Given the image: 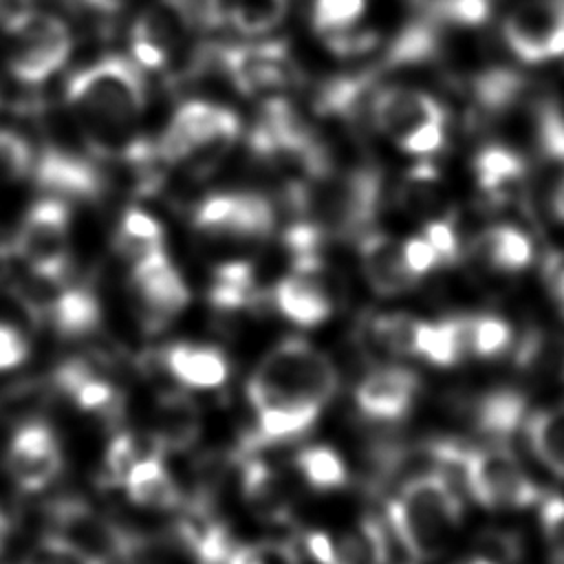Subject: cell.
<instances>
[{"label": "cell", "instance_id": "6da1fadb", "mask_svg": "<svg viewBox=\"0 0 564 564\" xmlns=\"http://www.w3.org/2000/svg\"><path fill=\"white\" fill-rule=\"evenodd\" d=\"M339 375L326 352L289 337L275 344L247 379V401L256 416V443L304 436L333 401Z\"/></svg>", "mask_w": 564, "mask_h": 564}, {"label": "cell", "instance_id": "7a4b0ae2", "mask_svg": "<svg viewBox=\"0 0 564 564\" xmlns=\"http://www.w3.org/2000/svg\"><path fill=\"white\" fill-rule=\"evenodd\" d=\"M145 79L126 57H104L75 73L66 84V104L97 154H115L134 139L130 128L145 108Z\"/></svg>", "mask_w": 564, "mask_h": 564}, {"label": "cell", "instance_id": "3957f363", "mask_svg": "<svg viewBox=\"0 0 564 564\" xmlns=\"http://www.w3.org/2000/svg\"><path fill=\"white\" fill-rule=\"evenodd\" d=\"M388 518L403 549L419 562L438 557L463 520V502L445 471L410 476L392 496Z\"/></svg>", "mask_w": 564, "mask_h": 564}, {"label": "cell", "instance_id": "277c9868", "mask_svg": "<svg viewBox=\"0 0 564 564\" xmlns=\"http://www.w3.org/2000/svg\"><path fill=\"white\" fill-rule=\"evenodd\" d=\"M291 203L324 238H346L366 229L379 203V176L370 170H330L291 185Z\"/></svg>", "mask_w": 564, "mask_h": 564}, {"label": "cell", "instance_id": "5b68a950", "mask_svg": "<svg viewBox=\"0 0 564 564\" xmlns=\"http://www.w3.org/2000/svg\"><path fill=\"white\" fill-rule=\"evenodd\" d=\"M240 137L234 110L205 99L181 104L167 121L156 150L163 163L183 165L192 176H209Z\"/></svg>", "mask_w": 564, "mask_h": 564}, {"label": "cell", "instance_id": "8992f818", "mask_svg": "<svg viewBox=\"0 0 564 564\" xmlns=\"http://www.w3.org/2000/svg\"><path fill=\"white\" fill-rule=\"evenodd\" d=\"M432 454L463 474L469 494L485 509H527L540 500L538 485L505 445L458 447L438 443Z\"/></svg>", "mask_w": 564, "mask_h": 564}, {"label": "cell", "instance_id": "52a82bcc", "mask_svg": "<svg viewBox=\"0 0 564 564\" xmlns=\"http://www.w3.org/2000/svg\"><path fill=\"white\" fill-rule=\"evenodd\" d=\"M11 249L31 275L66 280L70 264L68 203L46 196L31 205L13 236Z\"/></svg>", "mask_w": 564, "mask_h": 564}, {"label": "cell", "instance_id": "ba28073f", "mask_svg": "<svg viewBox=\"0 0 564 564\" xmlns=\"http://www.w3.org/2000/svg\"><path fill=\"white\" fill-rule=\"evenodd\" d=\"M9 35L13 42L7 66L13 79L22 84H40L48 79L66 64L73 51V37L66 22L37 9L13 26Z\"/></svg>", "mask_w": 564, "mask_h": 564}, {"label": "cell", "instance_id": "9c48e42d", "mask_svg": "<svg viewBox=\"0 0 564 564\" xmlns=\"http://www.w3.org/2000/svg\"><path fill=\"white\" fill-rule=\"evenodd\" d=\"M192 223L212 236L262 240L275 229V209L267 196L256 192H216L194 207Z\"/></svg>", "mask_w": 564, "mask_h": 564}, {"label": "cell", "instance_id": "30bf717a", "mask_svg": "<svg viewBox=\"0 0 564 564\" xmlns=\"http://www.w3.org/2000/svg\"><path fill=\"white\" fill-rule=\"evenodd\" d=\"M130 291L148 330H161L189 304V286L165 251L130 264Z\"/></svg>", "mask_w": 564, "mask_h": 564}, {"label": "cell", "instance_id": "8fae6325", "mask_svg": "<svg viewBox=\"0 0 564 564\" xmlns=\"http://www.w3.org/2000/svg\"><path fill=\"white\" fill-rule=\"evenodd\" d=\"M509 48L527 64L564 55V0H522L505 20Z\"/></svg>", "mask_w": 564, "mask_h": 564}, {"label": "cell", "instance_id": "7c38bea8", "mask_svg": "<svg viewBox=\"0 0 564 564\" xmlns=\"http://www.w3.org/2000/svg\"><path fill=\"white\" fill-rule=\"evenodd\" d=\"M9 478L22 491L46 489L64 467V454L57 434L44 421L22 423L9 438L4 452Z\"/></svg>", "mask_w": 564, "mask_h": 564}, {"label": "cell", "instance_id": "4fadbf2b", "mask_svg": "<svg viewBox=\"0 0 564 564\" xmlns=\"http://www.w3.org/2000/svg\"><path fill=\"white\" fill-rule=\"evenodd\" d=\"M214 62L220 64L229 82L242 95L275 90L291 77V62L284 42L225 46L214 51Z\"/></svg>", "mask_w": 564, "mask_h": 564}, {"label": "cell", "instance_id": "5bb4252c", "mask_svg": "<svg viewBox=\"0 0 564 564\" xmlns=\"http://www.w3.org/2000/svg\"><path fill=\"white\" fill-rule=\"evenodd\" d=\"M31 304V315L46 322L57 335L68 339L90 335L101 324L99 297L82 284H66V280L42 286Z\"/></svg>", "mask_w": 564, "mask_h": 564}, {"label": "cell", "instance_id": "9a60e30c", "mask_svg": "<svg viewBox=\"0 0 564 564\" xmlns=\"http://www.w3.org/2000/svg\"><path fill=\"white\" fill-rule=\"evenodd\" d=\"M421 390V379L403 366L370 370L355 388V405L370 421H399L408 416Z\"/></svg>", "mask_w": 564, "mask_h": 564}, {"label": "cell", "instance_id": "2e32d148", "mask_svg": "<svg viewBox=\"0 0 564 564\" xmlns=\"http://www.w3.org/2000/svg\"><path fill=\"white\" fill-rule=\"evenodd\" d=\"M35 183L55 198H97L104 189L101 172L79 152L46 145L31 167Z\"/></svg>", "mask_w": 564, "mask_h": 564}, {"label": "cell", "instance_id": "e0dca14e", "mask_svg": "<svg viewBox=\"0 0 564 564\" xmlns=\"http://www.w3.org/2000/svg\"><path fill=\"white\" fill-rule=\"evenodd\" d=\"M308 555L317 564H386L388 542L381 524L361 518L339 535L311 531L304 540Z\"/></svg>", "mask_w": 564, "mask_h": 564}, {"label": "cell", "instance_id": "ac0fdd59", "mask_svg": "<svg viewBox=\"0 0 564 564\" xmlns=\"http://www.w3.org/2000/svg\"><path fill=\"white\" fill-rule=\"evenodd\" d=\"M53 522L57 527V535L66 538L101 562L112 555H128L132 551V542L117 527H112V522L97 516L84 502H59L53 509Z\"/></svg>", "mask_w": 564, "mask_h": 564}, {"label": "cell", "instance_id": "d6986e66", "mask_svg": "<svg viewBox=\"0 0 564 564\" xmlns=\"http://www.w3.org/2000/svg\"><path fill=\"white\" fill-rule=\"evenodd\" d=\"M370 115L375 126L394 141H401L425 123L445 121V112L432 95L408 86H390L377 93Z\"/></svg>", "mask_w": 564, "mask_h": 564}, {"label": "cell", "instance_id": "ffe728a7", "mask_svg": "<svg viewBox=\"0 0 564 564\" xmlns=\"http://www.w3.org/2000/svg\"><path fill=\"white\" fill-rule=\"evenodd\" d=\"M275 308L295 326L313 328L333 315V300L319 271H291L273 286Z\"/></svg>", "mask_w": 564, "mask_h": 564}, {"label": "cell", "instance_id": "44dd1931", "mask_svg": "<svg viewBox=\"0 0 564 564\" xmlns=\"http://www.w3.org/2000/svg\"><path fill=\"white\" fill-rule=\"evenodd\" d=\"M203 432V414L198 403L183 392L159 394L152 410L150 438L156 452H185Z\"/></svg>", "mask_w": 564, "mask_h": 564}, {"label": "cell", "instance_id": "7402d4cb", "mask_svg": "<svg viewBox=\"0 0 564 564\" xmlns=\"http://www.w3.org/2000/svg\"><path fill=\"white\" fill-rule=\"evenodd\" d=\"M361 271L377 295H397L416 284L403 260L401 242L381 231H370L359 240Z\"/></svg>", "mask_w": 564, "mask_h": 564}, {"label": "cell", "instance_id": "603a6c76", "mask_svg": "<svg viewBox=\"0 0 564 564\" xmlns=\"http://www.w3.org/2000/svg\"><path fill=\"white\" fill-rule=\"evenodd\" d=\"M165 370L185 388L214 390L229 379V359L216 346L172 344L163 350Z\"/></svg>", "mask_w": 564, "mask_h": 564}, {"label": "cell", "instance_id": "cb8c5ba5", "mask_svg": "<svg viewBox=\"0 0 564 564\" xmlns=\"http://www.w3.org/2000/svg\"><path fill=\"white\" fill-rule=\"evenodd\" d=\"M128 500L143 509H174L181 502V487L167 471L161 452L141 454L123 478Z\"/></svg>", "mask_w": 564, "mask_h": 564}, {"label": "cell", "instance_id": "d4e9b609", "mask_svg": "<svg viewBox=\"0 0 564 564\" xmlns=\"http://www.w3.org/2000/svg\"><path fill=\"white\" fill-rule=\"evenodd\" d=\"M64 394L84 412H108L117 405V388L86 361H66L55 375Z\"/></svg>", "mask_w": 564, "mask_h": 564}, {"label": "cell", "instance_id": "484cf974", "mask_svg": "<svg viewBox=\"0 0 564 564\" xmlns=\"http://www.w3.org/2000/svg\"><path fill=\"white\" fill-rule=\"evenodd\" d=\"M240 491L256 518L280 522L286 518L284 489L278 474L260 458H249L240 471Z\"/></svg>", "mask_w": 564, "mask_h": 564}, {"label": "cell", "instance_id": "4316f807", "mask_svg": "<svg viewBox=\"0 0 564 564\" xmlns=\"http://www.w3.org/2000/svg\"><path fill=\"white\" fill-rule=\"evenodd\" d=\"M112 245L119 258L134 264L148 256L165 251V231L163 225L145 209L128 207L121 214Z\"/></svg>", "mask_w": 564, "mask_h": 564}, {"label": "cell", "instance_id": "83f0119b", "mask_svg": "<svg viewBox=\"0 0 564 564\" xmlns=\"http://www.w3.org/2000/svg\"><path fill=\"white\" fill-rule=\"evenodd\" d=\"M207 295L218 313H236L253 306L260 297L253 264L247 260H229L220 264L212 275Z\"/></svg>", "mask_w": 564, "mask_h": 564}, {"label": "cell", "instance_id": "f1b7e54d", "mask_svg": "<svg viewBox=\"0 0 564 564\" xmlns=\"http://www.w3.org/2000/svg\"><path fill=\"white\" fill-rule=\"evenodd\" d=\"M531 454L557 478H564V408L527 414L522 425Z\"/></svg>", "mask_w": 564, "mask_h": 564}, {"label": "cell", "instance_id": "f546056e", "mask_svg": "<svg viewBox=\"0 0 564 564\" xmlns=\"http://www.w3.org/2000/svg\"><path fill=\"white\" fill-rule=\"evenodd\" d=\"M476 251L494 269L516 273L529 267L533 245L524 231L511 225H494L476 238Z\"/></svg>", "mask_w": 564, "mask_h": 564}, {"label": "cell", "instance_id": "4dcf8cb0", "mask_svg": "<svg viewBox=\"0 0 564 564\" xmlns=\"http://www.w3.org/2000/svg\"><path fill=\"white\" fill-rule=\"evenodd\" d=\"M524 419V399L511 390H498L482 397L474 414L476 427L491 438V445H502V438L520 430Z\"/></svg>", "mask_w": 564, "mask_h": 564}, {"label": "cell", "instance_id": "1f68e13d", "mask_svg": "<svg viewBox=\"0 0 564 564\" xmlns=\"http://www.w3.org/2000/svg\"><path fill=\"white\" fill-rule=\"evenodd\" d=\"M416 357L425 359L427 364L441 366V368L460 364L467 357L460 317H447V319H438V322H421Z\"/></svg>", "mask_w": 564, "mask_h": 564}, {"label": "cell", "instance_id": "d6a6232c", "mask_svg": "<svg viewBox=\"0 0 564 564\" xmlns=\"http://www.w3.org/2000/svg\"><path fill=\"white\" fill-rule=\"evenodd\" d=\"M401 205L421 218L434 220L445 218L447 214V196L438 172L430 163L414 165L401 187Z\"/></svg>", "mask_w": 564, "mask_h": 564}, {"label": "cell", "instance_id": "836d02e7", "mask_svg": "<svg viewBox=\"0 0 564 564\" xmlns=\"http://www.w3.org/2000/svg\"><path fill=\"white\" fill-rule=\"evenodd\" d=\"M474 174L478 187L489 196H505L524 174V161L509 148L489 145L474 159Z\"/></svg>", "mask_w": 564, "mask_h": 564}, {"label": "cell", "instance_id": "e575fe53", "mask_svg": "<svg viewBox=\"0 0 564 564\" xmlns=\"http://www.w3.org/2000/svg\"><path fill=\"white\" fill-rule=\"evenodd\" d=\"M295 469L304 482L317 491H335L348 482V467L344 458L328 445L304 447L295 456Z\"/></svg>", "mask_w": 564, "mask_h": 564}, {"label": "cell", "instance_id": "d590c367", "mask_svg": "<svg viewBox=\"0 0 564 564\" xmlns=\"http://www.w3.org/2000/svg\"><path fill=\"white\" fill-rule=\"evenodd\" d=\"M421 322L423 319H416L408 313H383L370 319L368 333L381 350L401 357H416Z\"/></svg>", "mask_w": 564, "mask_h": 564}, {"label": "cell", "instance_id": "8d00e7d4", "mask_svg": "<svg viewBox=\"0 0 564 564\" xmlns=\"http://www.w3.org/2000/svg\"><path fill=\"white\" fill-rule=\"evenodd\" d=\"M225 11L238 33L264 35L284 22L289 0H231Z\"/></svg>", "mask_w": 564, "mask_h": 564}, {"label": "cell", "instance_id": "74e56055", "mask_svg": "<svg viewBox=\"0 0 564 564\" xmlns=\"http://www.w3.org/2000/svg\"><path fill=\"white\" fill-rule=\"evenodd\" d=\"M463 339L467 355L476 357H498L511 344V326L498 315H471L460 317Z\"/></svg>", "mask_w": 564, "mask_h": 564}, {"label": "cell", "instance_id": "f35d334b", "mask_svg": "<svg viewBox=\"0 0 564 564\" xmlns=\"http://www.w3.org/2000/svg\"><path fill=\"white\" fill-rule=\"evenodd\" d=\"M366 9V0H315L313 26L322 35L352 29Z\"/></svg>", "mask_w": 564, "mask_h": 564}, {"label": "cell", "instance_id": "ab89813d", "mask_svg": "<svg viewBox=\"0 0 564 564\" xmlns=\"http://www.w3.org/2000/svg\"><path fill=\"white\" fill-rule=\"evenodd\" d=\"M22 564H104L90 553L82 551L66 538L51 533L42 538L24 557Z\"/></svg>", "mask_w": 564, "mask_h": 564}, {"label": "cell", "instance_id": "60d3db41", "mask_svg": "<svg viewBox=\"0 0 564 564\" xmlns=\"http://www.w3.org/2000/svg\"><path fill=\"white\" fill-rule=\"evenodd\" d=\"M163 4L183 22L185 29L212 31L223 24V0H163Z\"/></svg>", "mask_w": 564, "mask_h": 564}, {"label": "cell", "instance_id": "b9f144b4", "mask_svg": "<svg viewBox=\"0 0 564 564\" xmlns=\"http://www.w3.org/2000/svg\"><path fill=\"white\" fill-rule=\"evenodd\" d=\"M522 88V79L509 70H491L476 82V99L487 110H505Z\"/></svg>", "mask_w": 564, "mask_h": 564}, {"label": "cell", "instance_id": "7bdbcfd3", "mask_svg": "<svg viewBox=\"0 0 564 564\" xmlns=\"http://www.w3.org/2000/svg\"><path fill=\"white\" fill-rule=\"evenodd\" d=\"M432 13L443 24L474 29L487 22L491 13V0H436Z\"/></svg>", "mask_w": 564, "mask_h": 564}, {"label": "cell", "instance_id": "ee69618b", "mask_svg": "<svg viewBox=\"0 0 564 564\" xmlns=\"http://www.w3.org/2000/svg\"><path fill=\"white\" fill-rule=\"evenodd\" d=\"M33 152L24 137L0 130V181H15L31 172Z\"/></svg>", "mask_w": 564, "mask_h": 564}, {"label": "cell", "instance_id": "f6af8a7d", "mask_svg": "<svg viewBox=\"0 0 564 564\" xmlns=\"http://www.w3.org/2000/svg\"><path fill=\"white\" fill-rule=\"evenodd\" d=\"M542 533L551 564H564V498L549 496L540 507Z\"/></svg>", "mask_w": 564, "mask_h": 564}, {"label": "cell", "instance_id": "bcb514c9", "mask_svg": "<svg viewBox=\"0 0 564 564\" xmlns=\"http://www.w3.org/2000/svg\"><path fill=\"white\" fill-rule=\"evenodd\" d=\"M141 456L137 441L132 434L128 432H119L112 436L108 449H106V458H104V474L106 480L110 485H123L126 474L130 471V467L134 465V460Z\"/></svg>", "mask_w": 564, "mask_h": 564}, {"label": "cell", "instance_id": "7dc6e473", "mask_svg": "<svg viewBox=\"0 0 564 564\" xmlns=\"http://www.w3.org/2000/svg\"><path fill=\"white\" fill-rule=\"evenodd\" d=\"M31 357L29 337L13 324L0 319V375L20 368Z\"/></svg>", "mask_w": 564, "mask_h": 564}, {"label": "cell", "instance_id": "c3c4849f", "mask_svg": "<svg viewBox=\"0 0 564 564\" xmlns=\"http://www.w3.org/2000/svg\"><path fill=\"white\" fill-rule=\"evenodd\" d=\"M445 141V121H434V123H425L421 128H416L414 132H410L408 137H403L399 143V148L408 154H432L436 152Z\"/></svg>", "mask_w": 564, "mask_h": 564}, {"label": "cell", "instance_id": "681fc988", "mask_svg": "<svg viewBox=\"0 0 564 564\" xmlns=\"http://www.w3.org/2000/svg\"><path fill=\"white\" fill-rule=\"evenodd\" d=\"M423 238L432 245L438 262H452L458 253V238L447 218H434L425 223Z\"/></svg>", "mask_w": 564, "mask_h": 564}, {"label": "cell", "instance_id": "f907efd6", "mask_svg": "<svg viewBox=\"0 0 564 564\" xmlns=\"http://www.w3.org/2000/svg\"><path fill=\"white\" fill-rule=\"evenodd\" d=\"M401 251H403V260H405V267L410 269V273L419 280L421 275H425L427 271H432L436 264H438V258L432 249V245L421 236L416 238H410L401 245Z\"/></svg>", "mask_w": 564, "mask_h": 564}, {"label": "cell", "instance_id": "816d5d0a", "mask_svg": "<svg viewBox=\"0 0 564 564\" xmlns=\"http://www.w3.org/2000/svg\"><path fill=\"white\" fill-rule=\"evenodd\" d=\"M540 143L546 154L564 159V117L555 108H544L540 115Z\"/></svg>", "mask_w": 564, "mask_h": 564}, {"label": "cell", "instance_id": "f5cc1de1", "mask_svg": "<svg viewBox=\"0 0 564 564\" xmlns=\"http://www.w3.org/2000/svg\"><path fill=\"white\" fill-rule=\"evenodd\" d=\"M258 555L262 564H300V557L291 544L284 542H258Z\"/></svg>", "mask_w": 564, "mask_h": 564}, {"label": "cell", "instance_id": "db71d44e", "mask_svg": "<svg viewBox=\"0 0 564 564\" xmlns=\"http://www.w3.org/2000/svg\"><path fill=\"white\" fill-rule=\"evenodd\" d=\"M546 284L555 306L564 315V256H553L546 262Z\"/></svg>", "mask_w": 564, "mask_h": 564}, {"label": "cell", "instance_id": "11a10c76", "mask_svg": "<svg viewBox=\"0 0 564 564\" xmlns=\"http://www.w3.org/2000/svg\"><path fill=\"white\" fill-rule=\"evenodd\" d=\"M225 564H262V562L256 544H242V546H231V551L225 557Z\"/></svg>", "mask_w": 564, "mask_h": 564}, {"label": "cell", "instance_id": "9f6ffc18", "mask_svg": "<svg viewBox=\"0 0 564 564\" xmlns=\"http://www.w3.org/2000/svg\"><path fill=\"white\" fill-rule=\"evenodd\" d=\"M551 207H553V214L555 218H560L564 223V176L560 178L555 192H553V200H551Z\"/></svg>", "mask_w": 564, "mask_h": 564}, {"label": "cell", "instance_id": "6f0895ef", "mask_svg": "<svg viewBox=\"0 0 564 564\" xmlns=\"http://www.w3.org/2000/svg\"><path fill=\"white\" fill-rule=\"evenodd\" d=\"M93 9L97 11H106V13H112V11H119L121 7L128 4V0H86Z\"/></svg>", "mask_w": 564, "mask_h": 564}, {"label": "cell", "instance_id": "680465c9", "mask_svg": "<svg viewBox=\"0 0 564 564\" xmlns=\"http://www.w3.org/2000/svg\"><path fill=\"white\" fill-rule=\"evenodd\" d=\"M9 533H11V524H9L7 516H4V513H2V509H0V553H2L4 544H7V538H9Z\"/></svg>", "mask_w": 564, "mask_h": 564}, {"label": "cell", "instance_id": "91938a15", "mask_svg": "<svg viewBox=\"0 0 564 564\" xmlns=\"http://www.w3.org/2000/svg\"><path fill=\"white\" fill-rule=\"evenodd\" d=\"M460 564H496V562H491V560H487V557H474V560H465V562H460Z\"/></svg>", "mask_w": 564, "mask_h": 564}]
</instances>
